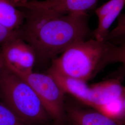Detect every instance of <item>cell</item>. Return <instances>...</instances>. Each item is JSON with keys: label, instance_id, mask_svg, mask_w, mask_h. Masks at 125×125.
I'll list each match as a JSON object with an SVG mask.
<instances>
[{"label": "cell", "instance_id": "6da1fadb", "mask_svg": "<svg viewBox=\"0 0 125 125\" xmlns=\"http://www.w3.org/2000/svg\"><path fill=\"white\" fill-rule=\"evenodd\" d=\"M24 10L25 20L16 34L31 46L41 61L53 59L72 45L93 36L87 13L55 15Z\"/></svg>", "mask_w": 125, "mask_h": 125}, {"label": "cell", "instance_id": "7a4b0ae2", "mask_svg": "<svg viewBox=\"0 0 125 125\" xmlns=\"http://www.w3.org/2000/svg\"><path fill=\"white\" fill-rule=\"evenodd\" d=\"M110 43L94 38L77 42L54 58L49 71L87 82L103 70Z\"/></svg>", "mask_w": 125, "mask_h": 125}, {"label": "cell", "instance_id": "3957f363", "mask_svg": "<svg viewBox=\"0 0 125 125\" xmlns=\"http://www.w3.org/2000/svg\"><path fill=\"white\" fill-rule=\"evenodd\" d=\"M0 95L2 101L28 125H45L51 119L31 87L5 66L0 75Z\"/></svg>", "mask_w": 125, "mask_h": 125}, {"label": "cell", "instance_id": "277c9868", "mask_svg": "<svg viewBox=\"0 0 125 125\" xmlns=\"http://www.w3.org/2000/svg\"><path fill=\"white\" fill-rule=\"evenodd\" d=\"M64 94L72 95L81 103L97 111L102 112L110 103L120 98L121 87L114 79L89 85L87 82L62 76L48 71Z\"/></svg>", "mask_w": 125, "mask_h": 125}, {"label": "cell", "instance_id": "5b68a950", "mask_svg": "<svg viewBox=\"0 0 125 125\" xmlns=\"http://www.w3.org/2000/svg\"><path fill=\"white\" fill-rule=\"evenodd\" d=\"M20 77L34 91L55 125H67L65 94L53 78L33 72Z\"/></svg>", "mask_w": 125, "mask_h": 125}, {"label": "cell", "instance_id": "8992f818", "mask_svg": "<svg viewBox=\"0 0 125 125\" xmlns=\"http://www.w3.org/2000/svg\"><path fill=\"white\" fill-rule=\"evenodd\" d=\"M5 67L20 77L33 72L36 62V54L31 46L15 35L2 45L0 52Z\"/></svg>", "mask_w": 125, "mask_h": 125}, {"label": "cell", "instance_id": "52a82bcc", "mask_svg": "<svg viewBox=\"0 0 125 125\" xmlns=\"http://www.w3.org/2000/svg\"><path fill=\"white\" fill-rule=\"evenodd\" d=\"M99 0H21L18 8L55 15L85 13L94 9Z\"/></svg>", "mask_w": 125, "mask_h": 125}, {"label": "cell", "instance_id": "ba28073f", "mask_svg": "<svg viewBox=\"0 0 125 125\" xmlns=\"http://www.w3.org/2000/svg\"><path fill=\"white\" fill-rule=\"evenodd\" d=\"M67 122L70 125H125L119 119L93 108H84L75 104H65Z\"/></svg>", "mask_w": 125, "mask_h": 125}, {"label": "cell", "instance_id": "9c48e42d", "mask_svg": "<svg viewBox=\"0 0 125 125\" xmlns=\"http://www.w3.org/2000/svg\"><path fill=\"white\" fill-rule=\"evenodd\" d=\"M26 13L9 0H0V25L16 31L24 22Z\"/></svg>", "mask_w": 125, "mask_h": 125}, {"label": "cell", "instance_id": "30bf717a", "mask_svg": "<svg viewBox=\"0 0 125 125\" xmlns=\"http://www.w3.org/2000/svg\"><path fill=\"white\" fill-rule=\"evenodd\" d=\"M115 62H121L122 64L118 77L122 79L123 76H125V50L123 49L120 45L112 44L105 57L104 63L107 66L109 64Z\"/></svg>", "mask_w": 125, "mask_h": 125}, {"label": "cell", "instance_id": "8fae6325", "mask_svg": "<svg viewBox=\"0 0 125 125\" xmlns=\"http://www.w3.org/2000/svg\"><path fill=\"white\" fill-rule=\"evenodd\" d=\"M0 125H29L21 119L2 100H0Z\"/></svg>", "mask_w": 125, "mask_h": 125}, {"label": "cell", "instance_id": "7c38bea8", "mask_svg": "<svg viewBox=\"0 0 125 125\" xmlns=\"http://www.w3.org/2000/svg\"><path fill=\"white\" fill-rule=\"evenodd\" d=\"M125 35V14H122L119 16L118 23L112 31L109 32L106 40H110Z\"/></svg>", "mask_w": 125, "mask_h": 125}, {"label": "cell", "instance_id": "4fadbf2b", "mask_svg": "<svg viewBox=\"0 0 125 125\" xmlns=\"http://www.w3.org/2000/svg\"><path fill=\"white\" fill-rule=\"evenodd\" d=\"M125 4V0H109L107 2L95 10V13L98 21L105 16L111 9L119 5Z\"/></svg>", "mask_w": 125, "mask_h": 125}, {"label": "cell", "instance_id": "5bb4252c", "mask_svg": "<svg viewBox=\"0 0 125 125\" xmlns=\"http://www.w3.org/2000/svg\"><path fill=\"white\" fill-rule=\"evenodd\" d=\"M16 34V31L10 30L0 25V45H3Z\"/></svg>", "mask_w": 125, "mask_h": 125}, {"label": "cell", "instance_id": "9a60e30c", "mask_svg": "<svg viewBox=\"0 0 125 125\" xmlns=\"http://www.w3.org/2000/svg\"><path fill=\"white\" fill-rule=\"evenodd\" d=\"M121 110L120 116V120L125 125V87L123 91L121 98Z\"/></svg>", "mask_w": 125, "mask_h": 125}, {"label": "cell", "instance_id": "2e32d148", "mask_svg": "<svg viewBox=\"0 0 125 125\" xmlns=\"http://www.w3.org/2000/svg\"><path fill=\"white\" fill-rule=\"evenodd\" d=\"M4 66V62L3 58V56L1 53L0 52V75Z\"/></svg>", "mask_w": 125, "mask_h": 125}, {"label": "cell", "instance_id": "e0dca14e", "mask_svg": "<svg viewBox=\"0 0 125 125\" xmlns=\"http://www.w3.org/2000/svg\"><path fill=\"white\" fill-rule=\"evenodd\" d=\"M10 0V1H11L12 2H13V3H14L15 5L16 3H18L19 2H20V1H21V0Z\"/></svg>", "mask_w": 125, "mask_h": 125}, {"label": "cell", "instance_id": "ac0fdd59", "mask_svg": "<svg viewBox=\"0 0 125 125\" xmlns=\"http://www.w3.org/2000/svg\"><path fill=\"white\" fill-rule=\"evenodd\" d=\"M121 47H122V48H123V49L125 50V44H123V45H121Z\"/></svg>", "mask_w": 125, "mask_h": 125}, {"label": "cell", "instance_id": "d6986e66", "mask_svg": "<svg viewBox=\"0 0 125 125\" xmlns=\"http://www.w3.org/2000/svg\"><path fill=\"white\" fill-rule=\"evenodd\" d=\"M69 125V124H68V125Z\"/></svg>", "mask_w": 125, "mask_h": 125}]
</instances>
